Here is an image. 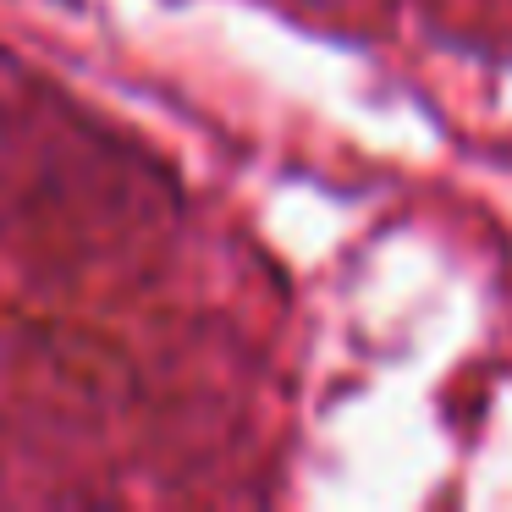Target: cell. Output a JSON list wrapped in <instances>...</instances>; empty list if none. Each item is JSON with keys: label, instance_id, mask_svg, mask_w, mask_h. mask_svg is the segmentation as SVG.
Here are the masks:
<instances>
[]
</instances>
